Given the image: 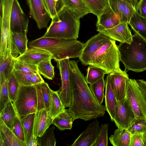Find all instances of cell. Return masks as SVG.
<instances>
[{"label":"cell","mask_w":146,"mask_h":146,"mask_svg":"<svg viewBox=\"0 0 146 146\" xmlns=\"http://www.w3.org/2000/svg\"><path fill=\"white\" fill-rule=\"evenodd\" d=\"M100 128L97 120L90 123L75 140L71 146H94Z\"/></svg>","instance_id":"15"},{"label":"cell","mask_w":146,"mask_h":146,"mask_svg":"<svg viewBox=\"0 0 146 146\" xmlns=\"http://www.w3.org/2000/svg\"><path fill=\"white\" fill-rule=\"evenodd\" d=\"M53 119L49 111L45 109L35 113L33 132L37 137L41 136L50 126L52 124Z\"/></svg>","instance_id":"20"},{"label":"cell","mask_w":146,"mask_h":146,"mask_svg":"<svg viewBox=\"0 0 146 146\" xmlns=\"http://www.w3.org/2000/svg\"><path fill=\"white\" fill-rule=\"evenodd\" d=\"M12 131L19 139L25 142L23 127L21 120L17 115H16L14 119L13 129Z\"/></svg>","instance_id":"45"},{"label":"cell","mask_w":146,"mask_h":146,"mask_svg":"<svg viewBox=\"0 0 146 146\" xmlns=\"http://www.w3.org/2000/svg\"><path fill=\"white\" fill-rule=\"evenodd\" d=\"M36 91L37 106V111L45 109L44 103L40 84L34 85Z\"/></svg>","instance_id":"47"},{"label":"cell","mask_w":146,"mask_h":146,"mask_svg":"<svg viewBox=\"0 0 146 146\" xmlns=\"http://www.w3.org/2000/svg\"><path fill=\"white\" fill-rule=\"evenodd\" d=\"M65 108L59 97L58 91L52 90L49 111L50 116L54 119L60 113L64 111Z\"/></svg>","instance_id":"30"},{"label":"cell","mask_w":146,"mask_h":146,"mask_svg":"<svg viewBox=\"0 0 146 146\" xmlns=\"http://www.w3.org/2000/svg\"><path fill=\"white\" fill-rule=\"evenodd\" d=\"M55 129L54 126L51 128L49 127L41 136L38 138V146H55L56 141L54 133Z\"/></svg>","instance_id":"35"},{"label":"cell","mask_w":146,"mask_h":146,"mask_svg":"<svg viewBox=\"0 0 146 146\" xmlns=\"http://www.w3.org/2000/svg\"><path fill=\"white\" fill-rule=\"evenodd\" d=\"M130 146H146V133L131 134Z\"/></svg>","instance_id":"46"},{"label":"cell","mask_w":146,"mask_h":146,"mask_svg":"<svg viewBox=\"0 0 146 146\" xmlns=\"http://www.w3.org/2000/svg\"><path fill=\"white\" fill-rule=\"evenodd\" d=\"M130 44L120 42L117 46L120 59L127 70L136 72L146 70V40L134 32Z\"/></svg>","instance_id":"3"},{"label":"cell","mask_w":146,"mask_h":146,"mask_svg":"<svg viewBox=\"0 0 146 146\" xmlns=\"http://www.w3.org/2000/svg\"><path fill=\"white\" fill-rule=\"evenodd\" d=\"M126 97L135 115L136 118L146 119V99L135 80L126 82Z\"/></svg>","instance_id":"8"},{"label":"cell","mask_w":146,"mask_h":146,"mask_svg":"<svg viewBox=\"0 0 146 146\" xmlns=\"http://www.w3.org/2000/svg\"><path fill=\"white\" fill-rule=\"evenodd\" d=\"M27 33L11 32V55L14 58L24 53L28 49Z\"/></svg>","instance_id":"19"},{"label":"cell","mask_w":146,"mask_h":146,"mask_svg":"<svg viewBox=\"0 0 146 146\" xmlns=\"http://www.w3.org/2000/svg\"><path fill=\"white\" fill-rule=\"evenodd\" d=\"M29 19L22 10L18 0H13L10 17L11 32H27Z\"/></svg>","instance_id":"13"},{"label":"cell","mask_w":146,"mask_h":146,"mask_svg":"<svg viewBox=\"0 0 146 146\" xmlns=\"http://www.w3.org/2000/svg\"><path fill=\"white\" fill-rule=\"evenodd\" d=\"M80 19L64 6L52 19L42 36L66 39H77L80 27Z\"/></svg>","instance_id":"4"},{"label":"cell","mask_w":146,"mask_h":146,"mask_svg":"<svg viewBox=\"0 0 146 146\" xmlns=\"http://www.w3.org/2000/svg\"><path fill=\"white\" fill-rule=\"evenodd\" d=\"M3 13L0 18L1 42L0 62L11 55V13L13 0H2Z\"/></svg>","instance_id":"7"},{"label":"cell","mask_w":146,"mask_h":146,"mask_svg":"<svg viewBox=\"0 0 146 146\" xmlns=\"http://www.w3.org/2000/svg\"><path fill=\"white\" fill-rule=\"evenodd\" d=\"M135 10L142 16L146 17V0H139L136 6Z\"/></svg>","instance_id":"48"},{"label":"cell","mask_w":146,"mask_h":146,"mask_svg":"<svg viewBox=\"0 0 146 146\" xmlns=\"http://www.w3.org/2000/svg\"><path fill=\"white\" fill-rule=\"evenodd\" d=\"M112 88L117 101L126 97V83L129 78L125 71H117L109 74Z\"/></svg>","instance_id":"16"},{"label":"cell","mask_w":146,"mask_h":146,"mask_svg":"<svg viewBox=\"0 0 146 146\" xmlns=\"http://www.w3.org/2000/svg\"><path fill=\"white\" fill-rule=\"evenodd\" d=\"M134 32H135L146 40V17H143L135 11L129 23Z\"/></svg>","instance_id":"27"},{"label":"cell","mask_w":146,"mask_h":146,"mask_svg":"<svg viewBox=\"0 0 146 146\" xmlns=\"http://www.w3.org/2000/svg\"><path fill=\"white\" fill-rule=\"evenodd\" d=\"M75 120L72 114L67 109H65L53 119L52 124L56 126L60 131L65 129L71 130L73 123Z\"/></svg>","instance_id":"26"},{"label":"cell","mask_w":146,"mask_h":146,"mask_svg":"<svg viewBox=\"0 0 146 146\" xmlns=\"http://www.w3.org/2000/svg\"><path fill=\"white\" fill-rule=\"evenodd\" d=\"M106 86L104 77L90 84L89 87L97 101L102 104L104 96V91Z\"/></svg>","instance_id":"34"},{"label":"cell","mask_w":146,"mask_h":146,"mask_svg":"<svg viewBox=\"0 0 146 146\" xmlns=\"http://www.w3.org/2000/svg\"><path fill=\"white\" fill-rule=\"evenodd\" d=\"M127 23H120L115 26L109 29H97L100 33L110 38L121 43L130 44L133 35Z\"/></svg>","instance_id":"14"},{"label":"cell","mask_w":146,"mask_h":146,"mask_svg":"<svg viewBox=\"0 0 146 146\" xmlns=\"http://www.w3.org/2000/svg\"><path fill=\"white\" fill-rule=\"evenodd\" d=\"M108 1L110 7L118 16L121 23L129 24L135 11L131 4L124 0H108Z\"/></svg>","instance_id":"17"},{"label":"cell","mask_w":146,"mask_h":146,"mask_svg":"<svg viewBox=\"0 0 146 146\" xmlns=\"http://www.w3.org/2000/svg\"><path fill=\"white\" fill-rule=\"evenodd\" d=\"M0 113L3 110L10 100L9 97L7 80L0 81Z\"/></svg>","instance_id":"39"},{"label":"cell","mask_w":146,"mask_h":146,"mask_svg":"<svg viewBox=\"0 0 146 146\" xmlns=\"http://www.w3.org/2000/svg\"><path fill=\"white\" fill-rule=\"evenodd\" d=\"M17 115L13 103L10 100L3 111L0 113V119L12 131L14 119Z\"/></svg>","instance_id":"28"},{"label":"cell","mask_w":146,"mask_h":146,"mask_svg":"<svg viewBox=\"0 0 146 146\" xmlns=\"http://www.w3.org/2000/svg\"><path fill=\"white\" fill-rule=\"evenodd\" d=\"M70 58L57 61L61 80V86L58 90L60 99L65 108L69 107L71 99Z\"/></svg>","instance_id":"9"},{"label":"cell","mask_w":146,"mask_h":146,"mask_svg":"<svg viewBox=\"0 0 146 146\" xmlns=\"http://www.w3.org/2000/svg\"><path fill=\"white\" fill-rule=\"evenodd\" d=\"M14 69L15 70L36 73L38 72L37 65L15 58Z\"/></svg>","instance_id":"41"},{"label":"cell","mask_w":146,"mask_h":146,"mask_svg":"<svg viewBox=\"0 0 146 146\" xmlns=\"http://www.w3.org/2000/svg\"><path fill=\"white\" fill-rule=\"evenodd\" d=\"M96 23L97 29H105L112 28L120 22L118 16L110 7L97 17Z\"/></svg>","instance_id":"21"},{"label":"cell","mask_w":146,"mask_h":146,"mask_svg":"<svg viewBox=\"0 0 146 146\" xmlns=\"http://www.w3.org/2000/svg\"><path fill=\"white\" fill-rule=\"evenodd\" d=\"M27 146H38V137L34 134L30 139Z\"/></svg>","instance_id":"50"},{"label":"cell","mask_w":146,"mask_h":146,"mask_svg":"<svg viewBox=\"0 0 146 146\" xmlns=\"http://www.w3.org/2000/svg\"><path fill=\"white\" fill-rule=\"evenodd\" d=\"M15 60L11 55L0 62V81L7 80L14 71Z\"/></svg>","instance_id":"32"},{"label":"cell","mask_w":146,"mask_h":146,"mask_svg":"<svg viewBox=\"0 0 146 146\" xmlns=\"http://www.w3.org/2000/svg\"></svg>","instance_id":"53"},{"label":"cell","mask_w":146,"mask_h":146,"mask_svg":"<svg viewBox=\"0 0 146 146\" xmlns=\"http://www.w3.org/2000/svg\"><path fill=\"white\" fill-rule=\"evenodd\" d=\"M51 59L43 61L37 65L39 73L49 80H52L54 76V66L52 64Z\"/></svg>","instance_id":"36"},{"label":"cell","mask_w":146,"mask_h":146,"mask_svg":"<svg viewBox=\"0 0 146 146\" xmlns=\"http://www.w3.org/2000/svg\"><path fill=\"white\" fill-rule=\"evenodd\" d=\"M52 55L49 51L42 48L29 47L23 54L16 59L37 65L40 62L52 59Z\"/></svg>","instance_id":"18"},{"label":"cell","mask_w":146,"mask_h":146,"mask_svg":"<svg viewBox=\"0 0 146 146\" xmlns=\"http://www.w3.org/2000/svg\"><path fill=\"white\" fill-rule=\"evenodd\" d=\"M44 103L45 109L48 111L50 110V104L52 90L48 84L44 82L40 84Z\"/></svg>","instance_id":"44"},{"label":"cell","mask_w":146,"mask_h":146,"mask_svg":"<svg viewBox=\"0 0 146 146\" xmlns=\"http://www.w3.org/2000/svg\"><path fill=\"white\" fill-rule=\"evenodd\" d=\"M40 74L38 72L33 75L31 81L32 85H34L44 82Z\"/></svg>","instance_id":"49"},{"label":"cell","mask_w":146,"mask_h":146,"mask_svg":"<svg viewBox=\"0 0 146 146\" xmlns=\"http://www.w3.org/2000/svg\"><path fill=\"white\" fill-rule=\"evenodd\" d=\"M64 6L80 19L91 12L82 0H61Z\"/></svg>","instance_id":"24"},{"label":"cell","mask_w":146,"mask_h":146,"mask_svg":"<svg viewBox=\"0 0 146 146\" xmlns=\"http://www.w3.org/2000/svg\"><path fill=\"white\" fill-rule=\"evenodd\" d=\"M29 14L36 22L39 29L47 27L51 19L43 0H26Z\"/></svg>","instance_id":"12"},{"label":"cell","mask_w":146,"mask_h":146,"mask_svg":"<svg viewBox=\"0 0 146 146\" xmlns=\"http://www.w3.org/2000/svg\"><path fill=\"white\" fill-rule=\"evenodd\" d=\"M128 130L131 134L146 133V119L136 118Z\"/></svg>","instance_id":"42"},{"label":"cell","mask_w":146,"mask_h":146,"mask_svg":"<svg viewBox=\"0 0 146 146\" xmlns=\"http://www.w3.org/2000/svg\"><path fill=\"white\" fill-rule=\"evenodd\" d=\"M105 82V106L106 110L110 116L111 121H113L115 116V109L117 104V100L111 87L109 74L107 76Z\"/></svg>","instance_id":"22"},{"label":"cell","mask_w":146,"mask_h":146,"mask_svg":"<svg viewBox=\"0 0 146 146\" xmlns=\"http://www.w3.org/2000/svg\"><path fill=\"white\" fill-rule=\"evenodd\" d=\"M87 74L85 77L87 83L92 84L104 77L106 73L103 69L89 65L87 69Z\"/></svg>","instance_id":"33"},{"label":"cell","mask_w":146,"mask_h":146,"mask_svg":"<svg viewBox=\"0 0 146 146\" xmlns=\"http://www.w3.org/2000/svg\"><path fill=\"white\" fill-rule=\"evenodd\" d=\"M13 103L20 120L31 113H35L37 111V101L35 86L20 84Z\"/></svg>","instance_id":"6"},{"label":"cell","mask_w":146,"mask_h":146,"mask_svg":"<svg viewBox=\"0 0 146 146\" xmlns=\"http://www.w3.org/2000/svg\"><path fill=\"white\" fill-rule=\"evenodd\" d=\"M111 39L100 33L88 39L84 43L82 50L78 57L82 63L85 66L88 65L95 53Z\"/></svg>","instance_id":"11"},{"label":"cell","mask_w":146,"mask_h":146,"mask_svg":"<svg viewBox=\"0 0 146 146\" xmlns=\"http://www.w3.org/2000/svg\"><path fill=\"white\" fill-rule=\"evenodd\" d=\"M120 54L115 40L111 39L95 53L88 65L100 68L106 74L122 71L120 68Z\"/></svg>","instance_id":"5"},{"label":"cell","mask_w":146,"mask_h":146,"mask_svg":"<svg viewBox=\"0 0 146 146\" xmlns=\"http://www.w3.org/2000/svg\"><path fill=\"white\" fill-rule=\"evenodd\" d=\"M51 19L53 18L64 6L61 0L56 2L54 0H43Z\"/></svg>","instance_id":"38"},{"label":"cell","mask_w":146,"mask_h":146,"mask_svg":"<svg viewBox=\"0 0 146 146\" xmlns=\"http://www.w3.org/2000/svg\"><path fill=\"white\" fill-rule=\"evenodd\" d=\"M131 135L128 129L118 128L109 139L113 146H130Z\"/></svg>","instance_id":"25"},{"label":"cell","mask_w":146,"mask_h":146,"mask_svg":"<svg viewBox=\"0 0 146 146\" xmlns=\"http://www.w3.org/2000/svg\"><path fill=\"white\" fill-rule=\"evenodd\" d=\"M54 0L56 2H58L61 0Z\"/></svg>","instance_id":"52"},{"label":"cell","mask_w":146,"mask_h":146,"mask_svg":"<svg viewBox=\"0 0 146 146\" xmlns=\"http://www.w3.org/2000/svg\"><path fill=\"white\" fill-rule=\"evenodd\" d=\"M136 118L127 99L117 101L113 121L118 128L128 129Z\"/></svg>","instance_id":"10"},{"label":"cell","mask_w":146,"mask_h":146,"mask_svg":"<svg viewBox=\"0 0 146 146\" xmlns=\"http://www.w3.org/2000/svg\"><path fill=\"white\" fill-rule=\"evenodd\" d=\"M92 13L98 17L109 7L108 0H82Z\"/></svg>","instance_id":"29"},{"label":"cell","mask_w":146,"mask_h":146,"mask_svg":"<svg viewBox=\"0 0 146 146\" xmlns=\"http://www.w3.org/2000/svg\"><path fill=\"white\" fill-rule=\"evenodd\" d=\"M84 43L77 39H66L42 36L28 43L29 47L45 50L52 55V59L58 61L66 58L79 57Z\"/></svg>","instance_id":"2"},{"label":"cell","mask_w":146,"mask_h":146,"mask_svg":"<svg viewBox=\"0 0 146 146\" xmlns=\"http://www.w3.org/2000/svg\"><path fill=\"white\" fill-rule=\"evenodd\" d=\"M77 63L74 60L70 61L71 99L68 110L75 120L87 121L103 117L106 110V106L95 97Z\"/></svg>","instance_id":"1"},{"label":"cell","mask_w":146,"mask_h":146,"mask_svg":"<svg viewBox=\"0 0 146 146\" xmlns=\"http://www.w3.org/2000/svg\"><path fill=\"white\" fill-rule=\"evenodd\" d=\"M130 3L133 6L135 9L136 6L138 2V0H124Z\"/></svg>","instance_id":"51"},{"label":"cell","mask_w":146,"mask_h":146,"mask_svg":"<svg viewBox=\"0 0 146 146\" xmlns=\"http://www.w3.org/2000/svg\"><path fill=\"white\" fill-rule=\"evenodd\" d=\"M35 113H31L21 119L23 127L27 146L33 135L34 120Z\"/></svg>","instance_id":"31"},{"label":"cell","mask_w":146,"mask_h":146,"mask_svg":"<svg viewBox=\"0 0 146 146\" xmlns=\"http://www.w3.org/2000/svg\"><path fill=\"white\" fill-rule=\"evenodd\" d=\"M14 74L19 84L25 86L32 85L31 80L34 73L15 69Z\"/></svg>","instance_id":"43"},{"label":"cell","mask_w":146,"mask_h":146,"mask_svg":"<svg viewBox=\"0 0 146 146\" xmlns=\"http://www.w3.org/2000/svg\"><path fill=\"white\" fill-rule=\"evenodd\" d=\"M0 134L3 146H27L25 142L19 139L0 119Z\"/></svg>","instance_id":"23"},{"label":"cell","mask_w":146,"mask_h":146,"mask_svg":"<svg viewBox=\"0 0 146 146\" xmlns=\"http://www.w3.org/2000/svg\"><path fill=\"white\" fill-rule=\"evenodd\" d=\"M109 126V124L107 123L101 125L94 146H108Z\"/></svg>","instance_id":"40"},{"label":"cell","mask_w":146,"mask_h":146,"mask_svg":"<svg viewBox=\"0 0 146 146\" xmlns=\"http://www.w3.org/2000/svg\"><path fill=\"white\" fill-rule=\"evenodd\" d=\"M14 71L7 80L9 97L13 103L15 98L20 85L14 75Z\"/></svg>","instance_id":"37"}]
</instances>
